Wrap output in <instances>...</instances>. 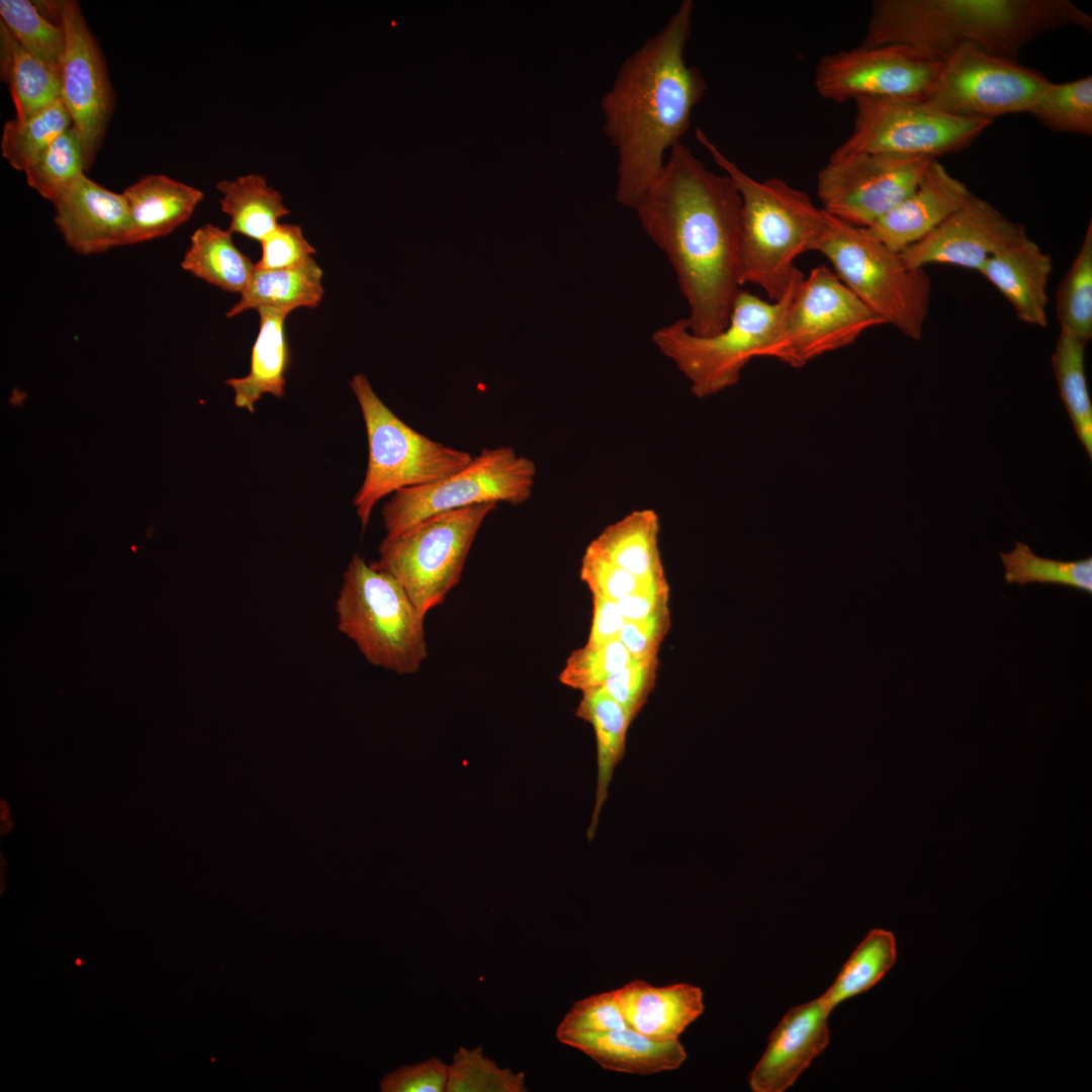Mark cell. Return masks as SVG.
Masks as SVG:
<instances>
[{
    "mask_svg": "<svg viewBox=\"0 0 1092 1092\" xmlns=\"http://www.w3.org/2000/svg\"><path fill=\"white\" fill-rule=\"evenodd\" d=\"M262 254L257 269L273 270L299 266L313 258L314 248L297 224L279 223L261 242Z\"/></svg>",
    "mask_w": 1092,
    "mask_h": 1092,
    "instance_id": "obj_45",
    "label": "cell"
},
{
    "mask_svg": "<svg viewBox=\"0 0 1092 1092\" xmlns=\"http://www.w3.org/2000/svg\"><path fill=\"white\" fill-rule=\"evenodd\" d=\"M896 959L894 934L880 928L871 930L842 966L833 984L820 996L821 1000L832 1011L839 1003L878 984Z\"/></svg>",
    "mask_w": 1092,
    "mask_h": 1092,
    "instance_id": "obj_32",
    "label": "cell"
},
{
    "mask_svg": "<svg viewBox=\"0 0 1092 1092\" xmlns=\"http://www.w3.org/2000/svg\"><path fill=\"white\" fill-rule=\"evenodd\" d=\"M260 328L254 343L250 371L246 376L225 380L235 392V404L255 412L256 403L264 394L282 397L286 386V373L290 352L284 331L289 312L274 308H260Z\"/></svg>",
    "mask_w": 1092,
    "mask_h": 1092,
    "instance_id": "obj_25",
    "label": "cell"
},
{
    "mask_svg": "<svg viewBox=\"0 0 1092 1092\" xmlns=\"http://www.w3.org/2000/svg\"><path fill=\"white\" fill-rule=\"evenodd\" d=\"M53 204L55 223L76 253L92 255L128 245L129 215L122 193L83 175Z\"/></svg>",
    "mask_w": 1092,
    "mask_h": 1092,
    "instance_id": "obj_19",
    "label": "cell"
},
{
    "mask_svg": "<svg viewBox=\"0 0 1092 1092\" xmlns=\"http://www.w3.org/2000/svg\"><path fill=\"white\" fill-rule=\"evenodd\" d=\"M931 160L887 154L829 157L817 174L821 208L867 229L915 188Z\"/></svg>",
    "mask_w": 1092,
    "mask_h": 1092,
    "instance_id": "obj_15",
    "label": "cell"
},
{
    "mask_svg": "<svg viewBox=\"0 0 1092 1092\" xmlns=\"http://www.w3.org/2000/svg\"><path fill=\"white\" fill-rule=\"evenodd\" d=\"M181 267L213 286L240 294L255 272V264L236 247L232 233L209 223L191 236Z\"/></svg>",
    "mask_w": 1092,
    "mask_h": 1092,
    "instance_id": "obj_30",
    "label": "cell"
},
{
    "mask_svg": "<svg viewBox=\"0 0 1092 1092\" xmlns=\"http://www.w3.org/2000/svg\"><path fill=\"white\" fill-rule=\"evenodd\" d=\"M696 138L733 181L741 198V283L782 299L803 273L796 259L813 251L828 213L781 178L758 181L728 159L700 128Z\"/></svg>",
    "mask_w": 1092,
    "mask_h": 1092,
    "instance_id": "obj_4",
    "label": "cell"
},
{
    "mask_svg": "<svg viewBox=\"0 0 1092 1092\" xmlns=\"http://www.w3.org/2000/svg\"><path fill=\"white\" fill-rule=\"evenodd\" d=\"M671 627L669 605L639 620H626L619 636L633 659L658 656V650Z\"/></svg>",
    "mask_w": 1092,
    "mask_h": 1092,
    "instance_id": "obj_46",
    "label": "cell"
},
{
    "mask_svg": "<svg viewBox=\"0 0 1092 1092\" xmlns=\"http://www.w3.org/2000/svg\"><path fill=\"white\" fill-rule=\"evenodd\" d=\"M1 72L9 85L16 118L24 119L62 99V68L25 51L1 23Z\"/></svg>",
    "mask_w": 1092,
    "mask_h": 1092,
    "instance_id": "obj_29",
    "label": "cell"
},
{
    "mask_svg": "<svg viewBox=\"0 0 1092 1092\" xmlns=\"http://www.w3.org/2000/svg\"><path fill=\"white\" fill-rule=\"evenodd\" d=\"M830 1012L819 997L785 1014L750 1074L753 1092H784L795 1084L829 1042Z\"/></svg>",
    "mask_w": 1092,
    "mask_h": 1092,
    "instance_id": "obj_18",
    "label": "cell"
},
{
    "mask_svg": "<svg viewBox=\"0 0 1092 1092\" xmlns=\"http://www.w3.org/2000/svg\"><path fill=\"white\" fill-rule=\"evenodd\" d=\"M322 280L323 271L313 258L292 268H255L240 300L226 316L234 317L249 309L274 308L290 313L299 307L314 308L323 300Z\"/></svg>",
    "mask_w": 1092,
    "mask_h": 1092,
    "instance_id": "obj_27",
    "label": "cell"
},
{
    "mask_svg": "<svg viewBox=\"0 0 1092 1092\" xmlns=\"http://www.w3.org/2000/svg\"><path fill=\"white\" fill-rule=\"evenodd\" d=\"M830 262L838 278L884 324L919 341L928 315L931 280L925 269L908 267L897 252L867 229L830 214L814 250Z\"/></svg>",
    "mask_w": 1092,
    "mask_h": 1092,
    "instance_id": "obj_6",
    "label": "cell"
},
{
    "mask_svg": "<svg viewBox=\"0 0 1092 1092\" xmlns=\"http://www.w3.org/2000/svg\"><path fill=\"white\" fill-rule=\"evenodd\" d=\"M87 171L83 147L71 126L25 171L27 184L42 198L54 203Z\"/></svg>",
    "mask_w": 1092,
    "mask_h": 1092,
    "instance_id": "obj_38",
    "label": "cell"
},
{
    "mask_svg": "<svg viewBox=\"0 0 1092 1092\" xmlns=\"http://www.w3.org/2000/svg\"><path fill=\"white\" fill-rule=\"evenodd\" d=\"M883 324L834 271L819 265L798 284L791 298L776 359L799 368Z\"/></svg>",
    "mask_w": 1092,
    "mask_h": 1092,
    "instance_id": "obj_12",
    "label": "cell"
},
{
    "mask_svg": "<svg viewBox=\"0 0 1092 1092\" xmlns=\"http://www.w3.org/2000/svg\"><path fill=\"white\" fill-rule=\"evenodd\" d=\"M669 592L633 595L617 601V604L625 620H639L668 605Z\"/></svg>",
    "mask_w": 1092,
    "mask_h": 1092,
    "instance_id": "obj_49",
    "label": "cell"
},
{
    "mask_svg": "<svg viewBox=\"0 0 1092 1092\" xmlns=\"http://www.w3.org/2000/svg\"><path fill=\"white\" fill-rule=\"evenodd\" d=\"M338 630L372 665L398 674L417 672L428 656L425 614L401 584L355 554L336 600Z\"/></svg>",
    "mask_w": 1092,
    "mask_h": 1092,
    "instance_id": "obj_7",
    "label": "cell"
},
{
    "mask_svg": "<svg viewBox=\"0 0 1092 1092\" xmlns=\"http://www.w3.org/2000/svg\"><path fill=\"white\" fill-rule=\"evenodd\" d=\"M71 126L73 121L62 99L27 118L15 117L3 126L2 156L12 168L24 172Z\"/></svg>",
    "mask_w": 1092,
    "mask_h": 1092,
    "instance_id": "obj_34",
    "label": "cell"
},
{
    "mask_svg": "<svg viewBox=\"0 0 1092 1092\" xmlns=\"http://www.w3.org/2000/svg\"><path fill=\"white\" fill-rule=\"evenodd\" d=\"M557 1039L584 1053L604 1069L621 1073L649 1075L675 1070L687 1059L678 1039L653 1040L630 1028L565 1034Z\"/></svg>",
    "mask_w": 1092,
    "mask_h": 1092,
    "instance_id": "obj_24",
    "label": "cell"
},
{
    "mask_svg": "<svg viewBox=\"0 0 1092 1092\" xmlns=\"http://www.w3.org/2000/svg\"><path fill=\"white\" fill-rule=\"evenodd\" d=\"M449 1065L432 1057L429 1060L403 1065L386 1074L380 1081L382 1092H446Z\"/></svg>",
    "mask_w": 1092,
    "mask_h": 1092,
    "instance_id": "obj_47",
    "label": "cell"
},
{
    "mask_svg": "<svg viewBox=\"0 0 1092 1092\" xmlns=\"http://www.w3.org/2000/svg\"><path fill=\"white\" fill-rule=\"evenodd\" d=\"M593 620L586 644L601 645L619 639L625 623L616 601L593 595Z\"/></svg>",
    "mask_w": 1092,
    "mask_h": 1092,
    "instance_id": "obj_48",
    "label": "cell"
},
{
    "mask_svg": "<svg viewBox=\"0 0 1092 1092\" xmlns=\"http://www.w3.org/2000/svg\"><path fill=\"white\" fill-rule=\"evenodd\" d=\"M1061 331L1088 344L1092 338V223L1057 292Z\"/></svg>",
    "mask_w": 1092,
    "mask_h": 1092,
    "instance_id": "obj_35",
    "label": "cell"
},
{
    "mask_svg": "<svg viewBox=\"0 0 1092 1092\" xmlns=\"http://www.w3.org/2000/svg\"><path fill=\"white\" fill-rule=\"evenodd\" d=\"M804 277L799 276L778 301L741 289L727 326L715 335L697 336L687 318H678L655 330L652 341L690 381L695 396L717 394L739 382L751 359L776 358L789 303Z\"/></svg>",
    "mask_w": 1092,
    "mask_h": 1092,
    "instance_id": "obj_5",
    "label": "cell"
},
{
    "mask_svg": "<svg viewBox=\"0 0 1092 1092\" xmlns=\"http://www.w3.org/2000/svg\"><path fill=\"white\" fill-rule=\"evenodd\" d=\"M631 659L619 639L601 645L585 643L571 652L558 678L564 686L583 692L602 687Z\"/></svg>",
    "mask_w": 1092,
    "mask_h": 1092,
    "instance_id": "obj_41",
    "label": "cell"
},
{
    "mask_svg": "<svg viewBox=\"0 0 1092 1092\" xmlns=\"http://www.w3.org/2000/svg\"><path fill=\"white\" fill-rule=\"evenodd\" d=\"M1091 16L1068 0H877L860 46L901 43L941 59L962 46L1016 61L1025 44Z\"/></svg>",
    "mask_w": 1092,
    "mask_h": 1092,
    "instance_id": "obj_3",
    "label": "cell"
},
{
    "mask_svg": "<svg viewBox=\"0 0 1092 1092\" xmlns=\"http://www.w3.org/2000/svg\"><path fill=\"white\" fill-rule=\"evenodd\" d=\"M581 694L575 715L593 726L597 741L596 802L587 830V838L592 840L602 807L608 798L614 770L624 757L627 731L631 723L620 705L602 687L583 691Z\"/></svg>",
    "mask_w": 1092,
    "mask_h": 1092,
    "instance_id": "obj_28",
    "label": "cell"
},
{
    "mask_svg": "<svg viewBox=\"0 0 1092 1092\" xmlns=\"http://www.w3.org/2000/svg\"><path fill=\"white\" fill-rule=\"evenodd\" d=\"M0 16L1 23L25 51L62 68L66 50L64 28L43 17L37 4L28 0H1Z\"/></svg>",
    "mask_w": 1092,
    "mask_h": 1092,
    "instance_id": "obj_39",
    "label": "cell"
},
{
    "mask_svg": "<svg viewBox=\"0 0 1092 1092\" xmlns=\"http://www.w3.org/2000/svg\"><path fill=\"white\" fill-rule=\"evenodd\" d=\"M122 194L129 215L128 245L169 235L203 199L201 190L162 174L144 176Z\"/></svg>",
    "mask_w": 1092,
    "mask_h": 1092,
    "instance_id": "obj_23",
    "label": "cell"
},
{
    "mask_svg": "<svg viewBox=\"0 0 1092 1092\" xmlns=\"http://www.w3.org/2000/svg\"><path fill=\"white\" fill-rule=\"evenodd\" d=\"M496 503L449 510L385 537L370 565L394 577L425 615L459 582L479 528Z\"/></svg>",
    "mask_w": 1092,
    "mask_h": 1092,
    "instance_id": "obj_9",
    "label": "cell"
},
{
    "mask_svg": "<svg viewBox=\"0 0 1092 1092\" xmlns=\"http://www.w3.org/2000/svg\"><path fill=\"white\" fill-rule=\"evenodd\" d=\"M58 23L66 34L62 64V100L84 152L87 170L105 136L114 98L101 49L78 2H54Z\"/></svg>",
    "mask_w": 1092,
    "mask_h": 1092,
    "instance_id": "obj_16",
    "label": "cell"
},
{
    "mask_svg": "<svg viewBox=\"0 0 1092 1092\" xmlns=\"http://www.w3.org/2000/svg\"><path fill=\"white\" fill-rule=\"evenodd\" d=\"M221 210L230 217L229 231L262 242L290 211L282 195L259 174H248L216 184Z\"/></svg>",
    "mask_w": 1092,
    "mask_h": 1092,
    "instance_id": "obj_31",
    "label": "cell"
},
{
    "mask_svg": "<svg viewBox=\"0 0 1092 1092\" xmlns=\"http://www.w3.org/2000/svg\"><path fill=\"white\" fill-rule=\"evenodd\" d=\"M999 557L1009 584H1060L1092 594L1091 556L1075 561L1055 560L1037 556L1027 544L1017 541L1013 550Z\"/></svg>",
    "mask_w": 1092,
    "mask_h": 1092,
    "instance_id": "obj_36",
    "label": "cell"
},
{
    "mask_svg": "<svg viewBox=\"0 0 1092 1092\" xmlns=\"http://www.w3.org/2000/svg\"><path fill=\"white\" fill-rule=\"evenodd\" d=\"M1050 82L1017 61L966 44L943 58L927 101L957 116L993 121L1005 114L1029 112Z\"/></svg>",
    "mask_w": 1092,
    "mask_h": 1092,
    "instance_id": "obj_14",
    "label": "cell"
},
{
    "mask_svg": "<svg viewBox=\"0 0 1092 1092\" xmlns=\"http://www.w3.org/2000/svg\"><path fill=\"white\" fill-rule=\"evenodd\" d=\"M694 9V1L682 0L624 60L601 98L604 132L617 153L615 198L624 207L634 209L660 174L706 92L703 75L685 58Z\"/></svg>",
    "mask_w": 1092,
    "mask_h": 1092,
    "instance_id": "obj_2",
    "label": "cell"
},
{
    "mask_svg": "<svg viewBox=\"0 0 1092 1092\" xmlns=\"http://www.w3.org/2000/svg\"><path fill=\"white\" fill-rule=\"evenodd\" d=\"M942 62L907 44L860 46L821 57L814 86L822 98L838 103L863 98L927 100Z\"/></svg>",
    "mask_w": 1092,
    "mask_h": 1092,
    "instance_id": "obj_13",
    "label": "cell"
},
{
    "mask_svg": "<svg viewBox=\"0 0 1092 1092\" xmlns=\"http://www.w3.org/2000/svg\"><path fill=\"white\" fill-rule=\"evenodd\" d=\"M628 1028L616 990L576 1001L557 1026L556 1036Z\"/></svg>",
    "mask_w": 1092,
    "mask_h": 1092,
    "instance_id": "obj_43",
    "label": "cell"
},
{
    "mask_svg": "<svg viewBox=\"0 0 1092 1092\" xmlns=\"http://www.w3.org/2000/svg\"><path fill=\"white\" fill-rule=\"evenodd\" d=\"M666 255L685 297L693 334L725 329L741 283V198L681 142L633 209Z\"/></svg>",
    "mask_w": 1092,
    "mask_h": 1092,
    "instance_id": "obj_1",
    "label": "cell"
},
{
    "mask_svg": "<svg viewBox=\"0 0 1092 1092\" xmlns=\"http://www.w3.org/2000/svg\"><path fill=\"white\" fill-rule=\"evenodd\" d=\"M1029 113L1045 127L1078 134L1092 133V77L1050 82Z\"/></svg>",
    "mask_w": 1092,
    "mask_h": 1092,
    "instance_id": "obj_37",
    "label": "cell"
},
{
    "mask_svg": "<svg viewBox=\"0 0 1092 1092\" xmlns=\"http://www.w3.org/2000/svg\"><path fill=\"white\" fill-rule=\"evenodd\" d=\"M525 1074L502 1069L480 1046H460L448 1069L446 1092H524Z\"/></svg>",
    "mask_w": 1092,
    "mask_h": 1092,
    "instance_id": "obj_40",
    "label": "cell"
},
{
    "mask_svg": "<svg viewBox=\"0 0 1092 1092\" xmlns=\"http://www.w3.org/2000/svg\"><path fill=\"white\" fill-rule=\"evenodd\" d=\"M854 125L831 154H887L936 159L969 146L992 120L947 113L927 100L871 99L854 101Z\"/></svg>",
    "mask_w": 1092,
    "mask_h": 1092,
    "instance_id": "obj_11",
    "label": "cell"
},
{
    "mask_svg": "<svg viewBox=\"0 0 1092 1092\" xmlns=\"http://www.w3.org/2000/svg\"><path fill=\"white\" fill-rule=\"evenodd\" d=\"M579 573L592 595L616 602L633 595L670 589L667 581L639 577L587 549L581 558Z\"/></svg>",
    "mask_w": 1092,
    "mask_h": 1092,
    "instance_id": "obj_42",
    "label": "cell"
},
{
    "mask_svg": "<svg viewBox=\"0 0 1092 1092\" xmlns=\"http://www.w3.org/2000/svg\"><path fill=\"white\" fill-rule=\"evenodd\" d=\"M350 386L360 405L368 441L365 477L353 498L364 532L382 497L449 476L473 457L406 425L382 402L363 373L354 375Z\"/></svg>",
    "mask_w": 1092,
    "mask_h": 1092,
    "instance_id": "obj_8",
    "label": "cell"
},
{
    "mask_svg": "<svg viewBox=\"0 0 1092 1092\" xmlns=\"http://www.w3.org/2000/svg\"><path fill=\"white\" fill-rule=\"evenodd\" d=\"M616 993L628 1028L653 1040L678 1039L704 1011L702 990L688 983L655 987L633 980Z\"/></svg>",
    "mask_w": 1092,
    "mask_h": 1092,
    "instance_id": "obj_22",
    "label": "cell"
},
{
    "mask_svg": "<svg viewBox=\"0 0 1092 1092\" xmlns=\"http://www.w3.org/2000/svg\"><path fill=\"white\" fill-rule=\"evenodd\" d=\"M658 536L657 514L636 510L606 527L586 549L639 577L667 581Z\"/></svg>",
    "mask_w": 1092,
    "mask_h": 1092,
    "instance_id": "obj_26",
    "label": "cell"
},
{
    "mask_svg": "<svg viewBox=\"0 0 1092 1092\" xmlns=\"http://www.w3.org/2000/svg\"><path fill=\"white\" fill-rule=\"evenodd\" d=\"M658 664V656L640 660L632 658L602 686L620 705L631 724L655 687Z\"/></svg>",
    "mask_w": 1092,
    "mask_h": 1092,
    "instance_id": "obj_44",
    "label": "cell"
},
{
    "mask_svg": "<svg viewBox=\"0 0 1092 1092\" xmlns=\"http://www.w3.org/2000/svg\"><path fill=\"white\" fill-rule=\"evenodd\" d=\"M536 471L534 461L512 447L484 448L449 476L393 492L381 512L386 537L449 510L483 503L522 505L532 495Z\"/></svg>",
    "mask_w": 1092,
    "mask_h": 1092,
    "instance_id": "obj_10",
    "label": "cell"
},
{
    "mask_svg": "<svg viewBox=\"0 0 1092 1092\" xmlns=\"http://www.w3.org/2000/svg\"><path fill=\"white\" fill-rule=\"evenodd\" d=\"M1026 237L1021 223L973 194L936 229L900 254L913 269L949 265L980 272L991 256Z\"/></svg>",
    "mask_w": 1092,
    "mask_h": 1092,
    "instance_id": "obj_17",
    "label": "cell"
},
{
    "mask_svg": "<svg viewBox=\"0 0 1092 1092\" xmlns=\"http://www.w3.org/2000/svg\"><path fill=\"white\" fill-rule=\"evenodd\" d=\"M1052 258L1028 237L991 256L981 273L1008 300L1017 317L1044 328Z\"/></svg>",
    "mask_w": 1092,
    "mask_h": 1092,
    "instance_id": "obj_21",
    "label": "cell"
},
{
    "mask_svg": "<svg viewBox=\"0 0 1092 1092\" xmlns=\"http://www.w3.org/2000/svg\"><path fill=\"white\" fill-rule=\"evenodd\" d=\"M1087 343L1061 331L1052 356L1060 395L1078 439L1092 456V403L1085 372Z\"/></svg>",
    "mask_w": 1092,
    "mask_h": 1092,
    "instance_id": "obj_33",
    "label": "cell"
},
{
    "mask_svg": "<svg viewBox=\"0 0 1092 1092\" xmlns=\"http://www.w3.org/2000/svg\"><path fill=\"white\" fill-rule=\"evenodd\" d=\"M972 195L962 181L932 159L915 188L867 230L902 252L936 229Z\"/></svg>",
    "mask_w": 1092,
    "mask_h": 1092,
    "instance_id": "obj_20",
    "label": "cell"
}]
</instances>
